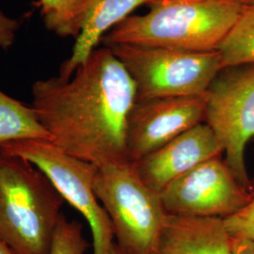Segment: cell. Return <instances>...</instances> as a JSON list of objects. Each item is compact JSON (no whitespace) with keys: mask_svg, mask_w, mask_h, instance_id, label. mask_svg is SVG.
<instances>
[{"mask_svg":"<svg viewBox=\"0 0 254 254\" xmlns=\"http://www.w3.org/2000/svg\"><path fill=\"white\" fill-rule=\"evenodd\" d=\"M31 107L51 142L98 168L130 163L127 119L135 82L109 47L96 48L73 75L37 80Z\"/></svg>","mask_w":254,"mask_h":254,"instance_id":"obj_1","label":"cell"},{"mask_svg":"<svg viewBox=\"0 0 254 254\" xmlns=\"http://www.w3.org/2000/svg\"><path fill=\"white\" fill-rule=\"evenodd\" d=\"M245 7L230 0H173L130 15L103 37L106 47L118 45L188 52L218 51Z\"/></svg>","mask_w":254,"mask_h":254,"instance_id":"obj_2","label":"cell"},{"mask_svg":"<svg viewBox=\"0 0 254 254\" xmlns=\"http://www.w3.org/2000/svg\"><path fill=\"white\" fill-rule=\"evenodd\" d=\"M65 200L27 159L0 152V239L14 254H49Z\"/></svg>","mask_w":254,"mask_h":254,"instance_id":"obj_3","label":"cell"},{"mask_svg":"<svg viewBox=\"0 0 254 254\" xmlns=\"http://www.w3.org/2000/svg\"><path fill=\"white\" fill-rule=\"evenodd\" d=\"M93 190L119 248L127 254H154L168 214L160 194L144 185L133 164L98 168Z\"/></svg>","mask_w":254,"mask_h":254,"instance_id":"obj_4","label":"cell"},{"mask_svg":"<svg viewBox=\"0 0 254 254\" xmlns=\"http://www.w3.org/2000/svg\"><path fill=\"white\" fill-rule=\"evenodd\" d=\"M135 82L136 100L206 93L223 69L219 51L188 52L158 47H109Z\"/></svg>","mask_w":254,"mask_h":254,"instance_id":"obj_5","label":"cell"},{"mask_svg":"<svg viewBox=\"0 0 254 254\" xmlns=\"http://www.w3.org/2000/svg\"><path fill=\"white\" fill-rule=\"evenodd\" d=\"M0 152L21 156L45 173L64 200L88 221L93 254H110L115 243L112 223L93 190L98 167L66 154L47 140L12 141L0 145Z\"/></svg>","mask_w":254,"mask_h":254,"instance_id":"obj_6","label":"cell"},{"mask_svg":"<svg viewBox=\"0 0 254 254\" xmlns=\"http://www.w3.org/2000/svg\"><path fill=\"white\" fill-rule=\"evenodd\" d=\"M204 122L214 130L237 181L252 190L246 146L254 138V64L223 68L207 91Z\"/></svg>","mask_w":254,"mask_h":254,"instance_id":"obj_7","label":"cell"},{"mask_svg":"<svg viewBox=\"0 0 254 254\" xmlns=\"http://www.w3.org/2000/svg\"><path fill=\"white\" fill-rule=\"evenodd\" d=\"M251 196L222 156L197 165L160 192L167 214L183 218H227Z\"/></svg>","mask_w":254,"mask_h":254,"instance_id":"obj_8","label":"cell"},{"mask_svg":"<svg viewBox=\"0 0 254 254\" xmlns=\"http://www.w3.org/2000/svg\"><path fill=\"white\" fill-rule=\"evenodd\" d=\"M148 0H64L57 8L43 13L46 28L61 37H74L70 58L59 76L70 78L85 63L103 37Z\"/></svg>","mask_w":254,"mask_h":254,"instance_id":"obj_9","label":"cell"},{"mask_svg":"<svg viewBox=\"0 0 254 254\" xmlns=\"http://www.w3.org/2000/svg\"><path fill=\"white\" fill-rule=\"evenodd\" d=\"M207 92L136 100L127 119L128 158L134 164L176 136L203 123Z\"/></svg>","mask_w":254,"mask_h":254,"instance_id":"obj_10","label":"cell"},{"mask_svg":"<svg viewBox=\"0 0 254 254\" xmlns=\"http://www.w3.org/2000/svg\"><path fill=\"white\" fill-rule=\"evenodd\" d=\"M222 154V147L214 130L203 122L146 155L133 166L144 185L160 194L169 184L184 173Z\"/></svg>","mask_w":254,"mask_h":254,"instance_id":"obj_11","label":"cell"},{"mask_svg":"<svg viewBox=\"0 0 254 254\" xmlns=\"http://www.w3.org/2000/svg\"><path fill=\"white\" fill-rule=\"evenodd\" d=\"M153 254H254V241L230 236L222 218L168 215Z\"/></svg>","mask_w":254,"mask_h":254,"instance_id":"obj_12","label":"cell"},{"mask_svg":"<svg viewBox=\"0 0 254 254\" xmlns=\"http://www.w3.org/2000/svg\"><path fill=\"white\" fill-rule=\"evenodd\" d=\"M25 139L51 141L33 108L0 90V145Z\"/></svg>","mask_w":254,"mask_h":254,"instance_id":"obj_13","label":"cell"},{"mask_svg":"<svg viewBox=\"0 0 254 254\" xmlns=\"http://www.w3.org/2000/svg\"><path fill=\"white\" fill-rule=\"evenodd\" d=\"M218 51L223 68L254 64V6L244 9Z\"/></svg>","mask_w":254,"mask_h":254,"instance_id":"obj_14","label":"cell"},{"mask_svg":"<svg viewBox=\"0 0 254 254\" xmlns=\"http://www.w3.org/2000/svg\"><path fill=\"white\" fill-rule=\"evenodd\" d=\"M91 247L83 236V227L77 220H68L62 215L55 230L49 254H85Z\"/></svg>","mask_w":254,"mask_h":254,"instance_id":"obj_15","label":"cell"},{"mask_svg":"<svg viewBox=\"0 0 254 254\" xmlns=\"http://www.w3.org/2000/svg\"><path fill=\"white\" fill-rule=\"evenodd\" d=\"M252 184V196L248 204L236 214L222 218V220L230 236L254 241V180Z\"/></svg>","mask_w":254,"mask_h":254,"instance_id":"obj_16","label":"cell"},{"mask_svg":"<svg viewBox=\"0 0 254 254\" xmlns=\"http://www.w3.org/2000/svg\"><path fill=\"white\" fill-rule=\"evenodd\" d=\"M19 23L0 10V48L9 49L14 45Z\"/></svg>","mask_w":254,"mask_h":254,"instance_id":"obj_17","label":"cell"},{"mask_svg":"<svg viewBox=\"0 0 254 254\" xmlns=\"http://www.w3.org/2000/svg\"><path fill=\"white\" fill-rule=\"evenodd\" d=\"M43 13L48 12L57 8L64 0H39Z\"/></svg>","mask_w":254,"mask_h":254,"instance_id":"obj_18","label":"cell"},{"mask_svg":"<svg viewBox=\"0 0 254 254\" xmlns=\"http://www.w3.org/2000/svg\"><path fill=\"white\" fill-rule=\"evenodd\" d=\"M230 1H233V2H236L237 4L243 6V7H254V0H230Z\"/></svg>","mask_w":254,"mask_h":254,"instance_id":"obj_19","label":"cell"},{"mask_svg":"<svg viewBox=\"0 0 254 254\" xmlns=\"http://www.w3.org/2000/svg\"><path fill=\"white\" fill-rule=\"evenodd\" d=\"M0 254H14L1 239H0Z\"/></svg>","mask_w":254,"mask_h":254,"instance_id":"obj_20","label":"cell"},{"mask_svg":"<svg viewBox=\"0 0 254 254\" xmlns=\"http://www.w3.org/2000/svg\"><path fill=\"white\" fill-rule=\"evenodd\" d=\"M110 254H127L126 253H124L120 248H119L118 246L116 243H114V245H113V248H112V250H111V253Z\"/></svg>","mask_w":254,"mask_h":254,"instance_id":"obj_21","label":"cell"},{"mask_svg":"<svg viewBox=\"0 0 254 254\" xmlns=\"http://www.w3.org/2000/svg\"><path fill=\"white\" fill-rule=\"evenodd\" d=\"M149 1V5H155V4H159V3H163V2H169V1H173V0H148Z\"/></svg>","mask_w":254,"mask_h":254,"instance_id":"obj_22","label":"cell"},{"mask_svg":"<svg viewBox=\"0 0 254 254\" xmlns=\"http://www.w3.org/2000/svg\"></svg>","mask_w":254,"mask_h":254,"instance_id":"obj_23","label":"cell"}]
</instances>
